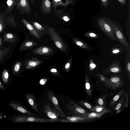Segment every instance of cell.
Segmentation results:
<instances>
[{
    "label": "cell",
    "mask_w": 130,
    "mask_h": 130,
    "mask_svg": "<svg viewBox=\"0 0 130 130\" xmlns=\"http://www.w3.org/2000/svg\"><path fill=\"white\" fill-rule=\"evenodd\" d=\"M1 116L0 115V119L2 118Z\"/></svg>",
    "instance_id": "bcb514c9"
},
{
    "label": "cell",
    "mask_w": 130,
    "mask_h": 130,
    "mask_svg": "<svg viewBox=\"0 0 130 130\" xmlns=\"http://www.w3.org/2000/svg\"><path fill=\"white\" fill-rule=\"evenodd\" d=\"M27 101L31 107L37 113L39 111L34 96L30 93H27L26 95Z\"/></svg>",
    "instance_id": "4fadbf2b"
},
{
    "label": "cell",
    "mask_w": 130,
    "mask_h": 130,
    "mask_svg": "<svg viewBox=\"0 0 130 130\" xmlns=\"http://www.w3.org/2000/svg\"><path fill=\"white\" fill-rule=\"evenodd\" d=\"M47 29L50 37L56 45L62 51H65L66 50V47L59 35L51 27H48Z\"/></svg>",
    "instance_id": "5b68a950"
},
{
    "label": "cell",
    "mask_w": 130,
    "mask_h": 130,
    "mask_svg": "<svg viewBox=\"0 0 130 130\" xmlns=\"http://www.w3.org/2000/svg\"><path fill=\"white\" fill-rule=\"evenodd\" d=\"M118 1L122 4L125 5L126 3V0H118Z\"/></svg>",
    "instance_id": "d590c367"
},
{
    "label": "cell",
    "mask_w": 130,
    "mask_h": 130,
    "mask_svg": "<svg viewBox=\"0 0 130 130\" xmlns=\"http://www.w3.org/2000/svg\"><path fill=\"white\" fill-rule=\"evenodd\" d=\"M18 0H8L6 3L7 6L6 12L7 14L11 12L14 7L16 5Z\"/></svg>",
    "instance_id": "e0dca14e"
},
{
    "label": "cell",
    "mask_w": 130,
    "mask_h": 130,
    "mask_svg": "<svg viewBox=\"0 0 130 130\" xmlns=\"http://www.w3.org/2000/svg\"><path fill=\"white\" fill-rule=\"evenodd\" d=\"M122 49H120L119 48H113L111 52V54H120L122 53Z\"/></svg>",
    "instance_id": "f1b7e54d"
},
{
    "label": "cell",
    "mask_w": 130,
    "mask_h": 130,
    "mask_svg": "<svg viewBox=\"0 0 130 130\" xmlns=\"http://www.w3.org/2000/svg\"><path fill=\"white\" fill-rule=\"evenodd\" d=\"M73 3V2L71 0H52L53 12L55 13L57 6L66 7L69 4H72Z\"/></svg>",
    "instance_id": "30bf717a"
},
{
    "label": "cell",
    "mask_w": 130,
    "mask_h": 130,
    "mask_svg": "<svg viewBox=\"0 0 130 130\" xmlns=\"http://www.w3.org/2000/svg\"><path fill=\"white\" fill-rule=\"evenodd\" d=\"M21 66V63L19 61L17 62L15 64L13 68V73L14 74H16L19 73Z\"/></svg>",
    "instance_id": "603a6c76"
},
{
    "label": "cell",
    "mask_w": 130,
    "mask_h": 130,
    "mask_svg": "<svg viewBox=\"0 0 130 130\" xmlns=\"http://www.w3.org/2000/svg\"><path fill=\"white\" fill-rule=\"evenodd\" d=\"M47 79L46 78L41 79L40 81V83L41 85H44L46 83Z\"/></svg>",
    "instance_id": "1f68e13d"
},
{
    "label": "cell",
    "mask_w": 130,
    "mask_h": 130,
    "mask_svg": "<svg viewBox=\"0 0 130 130\" xmlns=\"http://www.w3.org/2000/svg\"><path fill=\"white\" fill-rule=\"evenodd\" d=\"M21 22L29 30L32 35L38 39L40 38L39 35L35 30L32 25L27 21L24 19H23L21 20Z\"/></svg>",
    "instance_id": "9a60e30c"
},
{
    "label": "cell",
    "mask_w": 130,
    "mask_h": 130,
    "mask_svg": "<svg viewBox=\"0 0 130 130\" xmlns=\"http://www.w3.org/2000/svg\"><path fill=\"white\" fill-rule=\"evenodd\" d=\"M108 23L110 26L118 40L121 44L123 46L128 54L130 53V45L123 32L122 29L111 21L107 20Z\"/></svg>",
    "instance_id": "6da1fadb"
},
{
    "label": "cell",
    "mask_w": 130,
    "mask_h": 130,
    "mask_svg": "<svg viewBox=\"0 0 130 130\" xmlns=\"http://www.w3.org/2000/svg\"><path fill=\"white\" fill-rule=\"evenodd\" d=\"M52 50L50 48L46 46H42L37 48L33 51L36 54L40 55H47L52 53Z\"/></svg>",
    "instance_id": "2e32d148"
},
{
    "label": "cell",
    "mask_w": 130,
    "mask_h": 130,
    "mask_svg": "<svg viewBox=\"0 0 130 130\" xmlns=\"http://www.w3.org/2000/svg\"><path fill=\"white\" fill-rule=\"evenodd\" d=\"M120 94H119L116 95L113 98L112 102H115L117 101L120 97Z\"/></svg>",
    "instance_id": "d6a6232c"
},
{
    "label": "cell",
    "mask_w": 130,
    "mask_h": 130,
    "mask_svg": "<svg viewBox=\"0 0 130 130\" xmlns=\"http://www.w3.org/2000/svg\"><path fill=\"white\" fill-rule=\"evenodd\" d=\"M0 88L3 89H4L5 88L2 84L0 82Z\"/></svg>",
    "instance_id": "7bdbcfd3"
},
{
    "label": "cell",
    "mask_w": 130,
    "mask_h": 130,
    "mask_svg": "<svg viewBox=\"0 0 130 130\" xmlns=\"http://www.w3.org/2000/svg\"><path fill=\"white\" fill-rule=\"evenodd\" d=\"M64 12L62 11V15L59 16L58 17L61 18L62 20L65 21H69L70 19L68 15L66 14L67 13H66V14L64 13Z\"/></svg>",
    "instance_id": "484cf974"
},
{
    "label": "cell",
    "mask_w": 130,
    "mask_h": 130,
    "mask_svg": "<svg viewBox=\"0 0 130 130\" xmlns=\"http://www.w3.org/2000/svg\"><path fill=\"white\" fill-rule=\"evenodd\" d=\"M78 102L80 105H83L88 108L91 109L92 111H94V109L92 108L91 105L89 103L86 102H82V101H79Z\"/></svg>",
    "instance_id": "4316f807"
},
{
    "label": "cell",
    "mask_w": 130,
    "mask_h": 130,
    "mask_svg": "<svg viewBox=\"0 0 130 130\" xmlns=\"http://www.w3.org/2000/svg\"><path fill=\"white\" fill-rule=\"evenodd\" d=\"M66 107L69 110V113L68 114L69 115L86 116L88 114V112L73 101H69L66 104Z\"/></svg>",
    "instance_id": "277c9868"
},
{
    "label": "cell",
    "mask_w": 130,
    "mask_h": 130,
    "mask_svg": "<svg viewBox=\"0 0 130 130\" xmlns=\"http://www.w3.org/2000/svg\"><path fill=\"white\" fill-rule=\"evenodd\" d=\"M101 2L105 8H106L108 5V0H101Z\"/></svg>",
    "instance_id": "f546056e"
},
{
    "label": "cell",
    "mask_w": 130,
    "mask_h": 130,
    "mask_svg": "<svg viewBox=\"0 0 130 130\" xmlns=\"http://www.w3.org/2000/svg\"><path fill=\"white\" fill-rule=\"evenodd\" d=\"M3 48V43L2 38L0 37V48Z\"/></svg>",
    "instance_id": "74e56055"
},
{
    "label": "cell",
    "mask_w": 130,
    "mask_h": 130,
    "mask_svg": "<svg viewBox=\"0 0 130 130\" xmlns=\"http://www.w3.org/2000/svg\"><path fill=\"white\" fill-rule=\"evenodd\" d=\"M53 73H56L57 72V70L55 68L51 69L50 70Z\"/></svg>",
    "instance_id": "ab89813d"
},
{
    "label": "cell",
    "mask_w": 130,
    "mask_h": 130,
    "mask_svg": "<svg viewBox=\"0 0 130 130\" xmlns=\"http://www.w3.org/2000/svg\"><path fill=\"white\" fill-rule=\"evenodd\" d=\"M90 66L92 68H94L95 67V65L93 63H91L90 64Z\"/></svg>",
    "instance_id": "b9f144b4"
},
{
    "label": "cell",
    "mask_w": 130,
    "mask_h": 130,
    "mask_svg": "<svg viewBox=\"0 0 130 130\" xmlns=\"http://www.w3.org/2000/svg\"><path fill=\"white\" fill-rule=\"evenodd\" d=\"M85 87L87 91H89L90 88V84L88 82L86 83Z\"/></svg>",
    "instance_id": "836d02e7"
},
{
    "label": "cell",
    "mask_w": 130,
    "mask_h": 130,
    "mask_svg": "<svg viewBox=\"0 0 130 130\" xmlns=\"http://www.w3.org/2000/svg\"><path fill=\"white\" fill-rule=\"evenodd\" d=\"M70 64L69 63H67L65 65V68L66 69H68L69 67H70Z\"/></svg>",
    "instance_id": "60d3db41"
},
{
    "label": "cell",
    "mask_w": 130,
    "mask_h": 130,
    "mask_svg": "<svg viewBox=\"0 0 130 130\" xmlns=\"http://www.w3.org/2000/svg\"><path fill=\"white\" fill-rule=\"evenodd\" d=\"M121 66L118 61L113 62L105 70V72H111L114 73L120 72L121 70Z\"/></svg>",
    "instance_id": "7c38bea8"
},
{
    "label": "cell",
    "mask_w": 130,
    "mask_h": 130,
    "mask_svg": "<svg viewBox=\"0 0 130 130\" xmlns=\"http://www.w3.org/2000/svg\"><path fill=\"white\" fill-rule=\"evenodd\" d=\"M125 67H126V70L127 71V72H128L129 73L130 72V63L129 61V62H127L126 63Z\"/></svg>",
    "instance_id": "4dcf8cb0"
},
{
    "label": "cell",
    "mask_w": 130,
    "mask_h": 130,
    "mask_svg": "<svg viewBox=\"0 0 130 130\" xmlns=\"http://www.w3.org/2000/svg\"><path fill=\"white\" fill-rule=\"evenodd\" d=\"M13 121L15 123L27 122H48L49 119H45L31 116H20L13 118Z\"/></svg>",
    "instance_id": "8992f818"
},
{
    "label": "cell",
    "mask_w": 130,
    "mask_h": 130,
    "mask_svg": "<svg viewBox=\"0 0 130 130\" xmlns=\"http://www.w3.org/2000/svg\"><path fill=\"white\" fill-rule=\"evenodd\" d=\"M32 24L38 30H44V28L38 23L33 22Z\"/></svg>",
    "instance_id": "83f0119b"
},
{
    "label": "cell",
    "mask_w": 130,
    "mask_h": 130,
    "mask_svg": "<svg viewBox=\"0 0 130 130\" xmlns=\"http://www.w3.org/2000/svg\"><path fill=\"white\" fill-rule=\"evenodd\" d=\"M98 102L99 104L100 105H102L103 104V100L101 98L99 99Z\"/></svg>",
    "instance_id": "e575fe53"
},
{
    "label": "cell",
    "mask_w": 130,
    "mask_h": 130,
    "mask_svg": "<svg viewBox=\"0 0 130 130\" xmlns=\"http://www.w3.org/2000/svg\"><path fill=\"white\" fill-rule=\"evenodd\" d=\"M43 111L46 116L52 119V122H60L61 119L59 118V116L64 117L62 115L52 107L48 103H45Z\"/></svg>",
    "instance_id": "7a4b0ae2"
},
{
    "label": "cell",
    "mask_w": 130,
    "mask_h": 130,
    "mask_svg": "<svg viewBox=\"0 0 130 130\" xmlns=\"http://www.w3.org/2000/svg\"><path fill=\"white\" fill-rule=\"evenodd\" d=\"M74 42L77 45L81 48L84 49L89 48V46L83 41L76 40H74Z\"/></svg>",
    "instance_id": "d4e9b609"
},
{
    "label": "cell",
    "mask_w": 130,
    "mask_h": 130,
    "mask_svg": "<svg viewBox=\"0 0 130 130\" xmlns=\"http://www.w3.org/2000/svg\"><path fill=\"white\" fill-rule=\"evenodd\" d=\"M39 61L30 60L27 62L25 64V67L27 69L34 68L38 66L40 63Z\"/></svg>",
    "instance_id": "d6986e66"
},
{
    "label": "cell",
    "mask_w": 130,
    "mask_h": 130,
    "mask_svg": "<svg viewBox=\"0 0 130 130\" xmlns=\"http://www.w3.org/2000/svg\"><path fill=\"white\" fill-rule=\"evenodd\" d=\"M17 39V36L13 33H5L3 37V41L4 42L14 43L16 42Z\"/></svg>",
    "instance_id": "5bb4252c"
},
{
    "label": "cell",
    "mask_w": 130,
    "mask_h": 130,
    "mask_svg": "<svg viewBox=\"0 0 130 130\" xmlns=\"http://www.w3.org/2000/svg\"><path fill=\"white\" fill-rule=\"evenodd\" d=\"M8 104L9 106L18 111L27 114L29 116H34L33 113L30 111L19 104L12 102L9 103Z\"/></svg>",
    "instance_id": "9c48e42d"
},
{
    "label": "cell",
    "mask_w": 130,
    "mask_h": 130,
    "mask_svg": "<svg viewBox=\"0 0 130 130\" xmlns=\"http://www.w3.org/2000/svg\"><path fill=\"white\" fill-rule=\"evenodd\" d=\"M11 47L2 48L0 49V62L5 57L10 51Z\"/></svg>",
    "instance_id": "ffe728a7"
},
{
    "label": "cell",
    "mask_w": 130,
    "mask_h": 130,
    "mask_svg": "<svg viewBox=\"0 0 130 130\" xmlns=\"http://www.w3.org/2000/svg\"><path fill=\"white\" fill-rule=\"evenodd\" d=\"M31 3L33 4L34 2V0H30Z\"/></svg>",
    "instance_id": "f6af8a7d"
},
{
    "label": "cell",
    "mask_w": 130,
    "mask_h": 130,
    "mask_svg": "<svg viewBox=\"0 0 130 130\" xmlns=\"http://www.w3.org/2000/svg\"><path fill=\"white\" fill-rule=\"evenodd\" d=\"M102 110V108L101 107H99L96 109V111L98 112H101Z\"/></svg>",
    "instance_id": "ee69618b"
},
{
    "label": "cell",
    "mask_w": 130,
    "mask_h": 130,
    "mask_svg": "<svg viewBox=\"0 0 130 130\" xmlns=\"http://www.w3.org/2000/svg\"><path fill=\"white\" fill-rule=\"evenodd\" d=\"M33 44L31 41H25L21 45L19 50L21 51L25 50L32 46Z\"/></svg>",
    "instance_id": "7402d4cb"
},
{
    "label": "cell",
    "mask_w": 130,
    "mask_h": 130,
    "mask_svg": "<svg viewBox=\"0 0 130 130\" xmlns=\"http://www.w3.org/2000/svg\"><path fill=\"white\" fill-rule=\"evenodd\" d=\"M89 36L91 37H94L96 36V35L93 33L91 32L89 34Z\"/></svg>",
    "instance_id": "8d00e7d4"
},
{
    "label": "cell",
    "mask_w": 130,
    "mask_h": 130,
    "mask_svg": "<svg viewBox=\"0 0 130 130\" xmlns=\"http://www.w3.org/2000/svg\"><path fill=\"white\" fill-rule=\"evenodd\" d=\"M2 79L4 83L6 84L8 81L9 74L7 70L5 69L3 71L2 74Z\"/></svg>",
    "instance_id": "cb8c5ba5"
},
{
    "label": "cell",
    "mask_w": 130,
    "mask_h": 130,
    "mask_svg": "<svg viewBox=\"0 0 130 130\" xmlns=\"http://www.w3.org/2000/svg\"><path fill=\"white\" fill-rule=\"evenodd\" d=\"M98 22L100 28L109 38L114 41L117 40L114 33L106 19L100 18L98 20Z\"/></svg>",
    "instance_id": "3957f363"
},
{
    "label": "cell",
    "mask_w": 130,
    "mask_h": 130,
    "mask_svg": "<svg viewBox=\"0 0 130 130\" xmlns=\"http://www.w3.org/2000/svg\"><path fill=\"white\" fill-rule=\"evenodd\" d=\"M121 106V103L118 104L116 107V110H117L119 109L120 108Z\"/></svg>",
    "instance_id": "f35d334b"
},
{
    "label": "cell",
    "mask_w": 130,
    "mask_h": 130,
    "mask_svg": "<svg viewBox=\"0 0 130 130\" xmlns=\"http://www.w3.org/2000/svg\"><path fill=\"white\" fill-rule=\"evenodd\" d=\"M41 9L42 14L45 15L52 12V5L50 0H42Z\"/></svg>",
    "instance_id": "8fae6325"
},
{
    "label": "cell",
    "mask_w": 130,
    "mask_h": 130,
    "mask_svg": "<svg viewBox=\"0 0 130 130\" xmlns=\"http://www.w3.org/2000/svg\"><path fill=\"white\" fill-rule=\"evenodd\" d=\"M4 21L6 25L9 24L14 28L17 27V24L15 21L14 15L10 14L8 16L6 20L4 19Z\"/></svg>",
    "instance_id": "ac0fdd59"
},
{
    "label": "cell",
    "mask_w": 130,
    "mask_h": 130,
    "mask_svg": "<svg viewBox=\"0 0 130 130\" xmlns=\"http://www.w3.org/2000/svg\"><path fill=\"white\" fill-rule=\"evenodd\" d=\"M47 98L53 105L54 107L66 117V116L60 108L58 104L57 100L52 92L48 91L47 93Z\"/></svg>",
    "instance_id": "ba28073f"
},
{
    "label": "cell",
    "mask_w": 130,
    "mask_h": 130,
    "mask_svg": "<svg viewBox=\"0 0 130 130\" xmlns=\"http://www.w3.org/2000/svg\"><path fill=\"white\" fill-rule=\"evenodd\" d=\"M6 25L5 22L4 13L1 12H0V33L3 32Z\"/></svg>",
    "instance_id": "44dd1931"
},
{
    "label": "cell",
    "mask_w": 130,
    "mask_h": 130,
    "mask_svg": "<svg viewBox=\"0 0 130 130\" xmlns=\"http://www.w3.org/2000/svg\"><path fill=\"white\" fill-rule=\"evenodd\" d=\"M16 8L22 14L31 13V9L28 0H18Z\"/></svg>",
    "instance_id": "52a82bcc"
}]
</instances>
